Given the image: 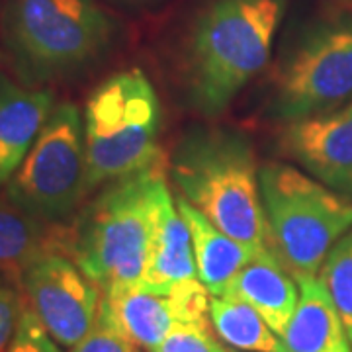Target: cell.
Returning <instances> with one entry per match:
<instances>
[{
	"instance_id": "6da1fadb",
	"label": "cell",
	"mask_w": 352,
	"mask_h": 352,
	"mask_svg": "<svg viewBox=\"0 0 352 352\" xmlns=\"http://www.w3.org/2000/svg\"><path fill=\"white\" fill-rule=\"evenodd\" d=\"M173 200L164 155L133 175L98 188L69 226L61 251L104 292L139 284L151 256L164 206Z\"/></svg>"
},
{
	"instance_id": "7a4b0ae2",
	"label": "cell",
	"mask_w": 352,
	"mask_h": 352,
	"mask_svg": "<svg viewBox=\"0 0 352 352\" xmlns=\"http://www.w3.org/2000/svg\"><path fill=\"white\" fill-rule=\"evenodd\" d=\"M258 170L249 139L221 127L190 131L168 164L178 196L252 249L266 247Z\"/></svg>"
},
{
	"instance_id": "3957f363",
	"label": "cell",
	"mask_w": 352,
	"mask_h": 352,
	"mask_svg": "<svg viewBox=\"0 0 352 352\" xmlns=\"http://www.w3.org/2000/svg\"><path fill=\"white\" fill-rule=\"evenodd\" d=\"M286 0H212L190 34L192 102L219 113L270 61Z\"/></svg>"
},
{
	"instance_id": "277c9868",
	"label": "cell",
	"mask_w": 352,
	"mask_h": 352,
	"mask_svg": "<svg viewBox=\"0 0 352 352\" xmlns=\"http://www.w3.org/2000/svg\"><path fill=\"white\" fill-rule=\"evenodd\" d=\"M2 34L25 85L80 75L113 38V22L96 0H4Z\"/></svg>"
},
{
	"instance_id": "5b68a950",
	"label": "cell",
	"mask_w": 352,
	"mask_h": 352,
	"mask_svg": "<svg viewBox=\"0 0 352 352\" xmlns=\"http://www.w3.org/2000/svg\"><path fill=\"white\" fill-rule=\"evenodd\" d=\"M266 247L298 280L319 274L335 243L352 229V200L286 163L258 170Z\"/></svg>"
},
{
	"instance_id": "8992f818",
	"label": "cell",
	"mask_w": 352,
	"mask_h": 352,
	"mask_svg": "<svg viewBox=\"0 0 352 352\" xmlns=\"http://www.w3.org/2000/svg\"><path fill=\"white\" fill-rule=\"evenodd\" d=\"M82 124L88 196L163 157L159 147L161 102L141 69L116 73L94 88Z\"/></svg>"
},
{
	"instance_id": "52a82bcc",
	"label": "cell",
	"mask_w": 352,
	"mask_h": 352,
	"mask_svg": "<svg viewBox=\"0 0 352 352\" xmlns=\"http://www.w3.org/2000/svg\"><path fill=\"white\" fill-rule=\"evenodd\" d=\"M6 198L50 226L73 219L88 196L82 112L57 104L22 164L8 180Z\"/></svg>"
},
{
	"instance_id": "ba28073f",
	"label": "cell",
	"mask_w": 352,
	"mask_h": 352,
	"mask_svg": "<svg viewBox=\"0 0 352 352\" xmlns=\"http://www.w3.org/2000/svg\"><path fill=\"white\" fill-rule=\"evenodd\" d=\"M352 96V14L307 30L278 75L272 108L296 122L340 108Z\"/></svg>"
},
{
	"instance_id": "9c48e42d",
	"label": "cell",
	"mask_w": 352,
	"mask_h": 352,
	"mask_svg": "<svg viewBox=\"0 0 352 352\" xmlns=\"http://www.w3.org/2000/svg\"><path fill=\"white\" fill-rule=\"evenodd\" d=\"M28 307L65 349H73L94 327L102 289L63 251H45L18 268Z\"/></svg>"
},
{
	"instance_id": "30bf717a",
	"label": "cell",
	"mask_w": 352,
	"mask_h": 352,
	"mask_svg": "<svg viewBox=\"0 0 352 352\" xmlns=\"http://www.w3.org/2000/svg\"><path fill=\"white\" fill-rule=\"evenodd\" d=\"M210 302L212 294L198 278L170 289L129 284L102 292L100 314L139 349L153 352L180 323L212 327Z\"/></svg>"
},
{
	"instance_id": "8fae6325",
	"label": "cell",
	"mask_w": 352,
	"mask_h": 352,
	"mask_svg": "<svg viewBox=\"0 0 352 352\" xmlns=\"http://www.w3.org/2000/svg\"><path fill=\"white\" fill-rule=\"evenodd\" d=\"M280 147L307 175L352 200V104L289 122Z\"/></svg>"
},
{
	"instance_id": "7c38bea8",
	"label": "cell",
	"mask_w": 352,
	"mask_h": 352,
	"mask_svg": "<svg viewBox=\"0 0 352 352\" xmlns=\"http://www.w3.org/2000/svg\"><path fill=\"white\" fill-rule=\"evenodd\" d=\"M53 100L47 88L20 85L0 75V186L8 184L32 149L55 108Z\"/></svg>"
},
{
	"instance_id": "4fadbf2b",
	"label": "cell",
	"mask_w": 352,
	"mask_h": 352,
	"mask_svg": "<svg viewBox=\"0 0 352 352\" xmlns=\"http://www.w3.org/2000/svg\"><path fill=\"white\" fill-rule=\"evenodd\" d=\"M221 296L251 305L280 337L296 311L300 286L274 252L263 247L227 284Z\"/></svg>"
},
{
	"instance_id": "5bb4252c",
	"label": "cell",
	"mask_w": 352,
	"mask_h": 352,
	"mask_svg": "<svg viewBox=\"0 0 352 352\" xmlns=\"http://www.w3.org/2000/svg\"><path fill=\"white\" fill-rule=\"evenodd\" d=\"M300 300L286 331L282 352H352L346 329L319 276L298 280Z\"/></svg>"
},
{
	"instance_id": "9a60e30c",
	"label": "cell",
	"mask_w": 352,
	"mask_h": 352,
	"mask_svg": "<svg viewBox=\"0 0 352 352\" xmlns=\"http://www.w3.org/2000/svg\"><path fill=\"white\" fill-rule=\"evenodd\" d=\"M175 201L190 229L198 280L212 296H221L227 284L237 276L241 268L261 249H252L243 245L241 241L233 239L184 198L176 196Z\"/></svg>"
},
{
	"instance_id": "2e32d148",
	"label": "cell",
	"mask_w": 352,
	"mask_h": 352,
	"mask_svg": "<svg viewBox=\"0 0 352 352\" xmlns=\"http://www.w3.org/2000/svg\"><path fill=\"white\" fill-rule=\"evenodd\" d=\"M198 278L190 229L176 208L175 198L164 206L155 233L145 276L139 284L153 289H170Z\"/></svg>"
},
{
	"instance_id": "e0dca14e",
	"label": "cell",
	"mask_w": 352,
	"mask_h": 352,
	"mask_svg": "<svg viewBox=\"0 0 352 352\" xmlns=\"http://www.w3.org/2000/svg\"><path fill=\"white\" fill-rule=\"evenodd\" d=\"M63 226H50L25 214L16 204L0 200V266L20 268L45 251H61Z\"/></svg>"
},
{
	"instance_id": "ac0fdd59",
	"label": "cell",
	"mask_w": 352,
	"mask_h": 352,
	"mask_svg": "<svg viewBox=\"0 0 352 352\" xmlns=\"http://www.w3.org/2000/svg\"><path fill=\"white\" fill-rule=\"evenodd\" d=\"M210 323L217 339L239 352H282V340L263 315L245 302L212 296Z\"/></svg>"
},
{
	"instance_id": "d6986e66",
	"label": "cell",
	"mask_w": 352,
	"mask_h": 352,
	"mask_svg": "<svg viewBox=\"0 0 352 352\" xmlns=\"http://www.w3.org/2000/svg\"><path fill=\"white\" fill-rule=\"evenodd\" d=\"M317 276L323 280L352 346V229L329 251Z\"/></svg>"
},
{
	"instance_id": "ffe728a7",
	"label": "cell",
	"mask_w": 352,
	"mask_h": 352,
	"mask_svg": "<svg viewBox=\"0 0 352 352\" xmlns=\"http://www.w3.org/2000/svg\"><path fill=\"white\" fill-rule=\"evenodd\" d=\"M153 352H231L217 340L214 329L208 325L180 323Z\"/></svg>"
},
{
	"instance_id": "44dd1931",
	"label": "cell",
	"mask_w": 352,
	"mask_h": 352,
	"mask_svg": "<svg viewBox=\"0 0 352 352\" xmlns=\"http://www.w3.org/2000/svg\"><path fill=\"white\" fill-rule=\"evenodd\" d=\"M69 352H138V344L127 339L110 319L98 311L94 327L73 349H69Z\"/></svg>"
},
{
	"instance_id": "7402d4cb",
	"label": "cell",
	"mask_w": 352,
	"mask_h": 352,
	"mask_svg": "<svg viewBox=\"0 0 352 352\" xmlns=\"http://www.w3.org/2000/svg\"><path fill=\"white\" fill-rule=\"evenodd\" d=\"M4 352H63L61 344L51 337L47 329L41 325L36 314L25 303L22 319L14 333L12 340Z\"/></svg>"
},
{
	"instance_id": "603a6c76",
	"label": "cell",
	"mask_w": 352,
	"mask_h": 352,
	"mask_svg": "<svg viewBox=\"0 0 352 352\" xmlns=\"http://www.w3.org/2000/svg\"><path fill=\"white\" fill-rule=\"evenodd\" d=\"M25 309L24 292L0 268V352L8 346Z\"/></svg>"
},
{
	"instance_id": "cb8c5ba5",
	"label": "cell",
	"mask_w": 352,
	"mask_h": 352,
	"mask_svg": "<svg viewBox=\"0 0 352 352\" xmlns=\"http://www.w3.org/2000/svg\"><path fill=\"white\" fill-rule=\"evenodd\" d=\"M340 4H344V6H346V8H351L352 10V0H339Z\"/></svg>"
},
{
	"instance_id": "d4e9b609",
	"label": "cell",
	"mask_w": 352,
	"mask_h": 352,
	"mask_svg": "<svg viewBox=\"0 0 352 352\" xmlns=\"http://www.w3.org/2000/svg\"><path fill=\"white\" fill-rule=\"evenodd\" d=\"M233 352H239V351H233Z\"/></svg>"
}]
</instances>
